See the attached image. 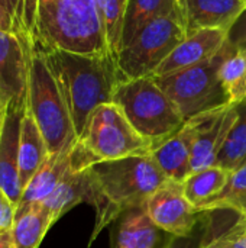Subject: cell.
<instances>
[{"label":"cell","instance_id":"7a4b0ae2","mask_svg":"<svg viewBox=\"0 0 246 248\" xmlns=\"http://www.w3.org/2000/svg\"><path fill=\"white\" fill-rule=\"evenodd\" d=\"M41 49L64 94L80 140L94 109L113 102L116 87L125 78L110 54H80L58 48Z\"/></svg>","mask_w":246,"mask_h":248},{"label":"cell","instance_id":"836d02e7","mask_svg":"<svg viewBox=\"0 0 246 248\" xmlns=\"http://www.w3.org/2000/svg\"><path fill=\"white\" fill-rule=\"evenodd\" d=\"M1 118H3V110H0V126H1Z\"/></svg>","mask_w":246,"mask_h":248},{"label":"cell","instance_id":"5b68a950","mask_svg":"<svg viewBox=\"0 0 246 248\" xmlns=\"http://www.w3.org/2000/svg\"><path fill=\"white\" fill-rule=\"evenodd\" d=\"M113 103L151 145L168 138L186 122L177 105L152 76L120 81Z\"/></svg>","mask_w":246,"mask_h":248},{"label":"cell","instance_id":"8fae6325","mask_svg":"<svg viewBox=\"0 0 246 248\" xmlns=\"http://www.w3.org/2000/svg\"><path fill=\"white\" fill-rule=\"evenodd\" d=\"M32 42L0 31V110L12 102L28 99V74Z\"/></svg>","mask_w":246,"mask_h":248},{"label":"cell","instance_id":"5bb4252c","mask_svg":"<svg viewBox=\"0 0 246 248\" xmlns=\"http://www.w3.org/2000/svg\"><path fill=\"white\" fill-rule=\"evenodd\" d=\"M170 238L152 222L145 206L122 212L112 224V248H165Z\"/></svg>","mask_w":246,"mask_h":248},{"label":"cell","instance_id":"d4e9b609","mask_svg":"<svg viewBox=\"0 0 246 248\" xmlns=\"http://www.w3.org/2000/svg\"><path fill=\"white\" fill-rule=\"evenodd\" d=\"M212 211H233L239 217H246V160L231 173L225 190L203 212Z\"/></svg>","mask_w":246,"mask_h":248},{"label":"cell","instance_id":"e575fe53","mask_svg":"<svg viewBox=\"0 0 246 248\" xmlns=\"http://www.w3.org/2000/svg\"><path fill=\"white\" fill-rule=\"evenodd\" d=\"M122 1H123V3H125V6H126V0H122Z\"/></svg>","mask_w":246,"mask_h":248},{"label":"cell","instance_id":"e0dca14e","mask_svg":"<svg viewBox=\"0 0 246 248\" xmlns=\"http://www.w3.org/2000/svg\"><path fill=\"white\" fill-rule=\"evenodd\" d=\"M71 170V150L49 154L29 183L23 187L22 198L16 209L43 203L57 186Z\"/></svg>","mask_w":246,"mask_h":248},{"label":"cell","instance_id":"603a6c76","mask_svg":"<svg viewBox=\"0 0 246 248\" xmlns=\"http://www.w3.org/2000/svg\"><path fill=\"white\" fill-rule=\"evenodd\" d=\"M219 78L223 84L231 105H241L245 102L246 51L233 46L229 42V49L219 68Z\"/></svg>","mask_w":246,"mask_h":248},{"label":"cell","instance_id":"6da1fadb","mask_svg":"<svg viewBox=\"0 0 246 248\" xmlns=\"http://www.w3.org/2000/svg\"><path fill=\"white\" fill-rule=\"evenodd\" d=\"M87 171L91 185L88 205L96 214L88 246L122 212L145 206L149 198L168 180L151 154L99 161Z\"/></svg>","mask_w":246,"mask_h":248},{"label":"cell","instance_id":"d6986e66","mask_svg":"<svg viewBox=\"0 0 246 248\" xmlns=\"http://www.w3.org/2000/svg\"><path fill=\"white\" fill-rule=\"evenodd\" d=\"M48 155L49 150L45 142V138L26 105V110L22 118L19 145V173L22 187H25L29 183V180L39 170V167L48 158Z\"/></svg>","mask_w":246,"mask_h":248},{"label":"cell","instance_id":"ffe728a7","mask_svg":"<svg viewBox=\"0 0 246 248\" xmlns=\"http://www.w3.org/2000/svg\"><path fill=\"white\" fill-rule=\"evenodd\" d=\"M231 173L232 171L219 166L193 171L183 182L186 198L197 211L203 212L204 208L225 190Z\"/></svg>","mask_w":246,"mask_h":248},{"label":"cell","instance_id":"4dcf8cb0","mask_svg":"<svg viewBox=\"0 0 246 248\" xmlns=\"http://www.w3.org/2000/svg\"><path fill=\"white\" fill-rule=\"evenodd\" d=\"M206 234L199 228L188 237H171L165 248H202L204 244Z\"/></svg>","mask_w":246,"mask_h":248},{"label":"cell","instance_id":"44dd1931","mask_svg":"<svg viewBox=\"0 0 246 248\" xmlns=\"http://www.w3.org/2000/svg\"><path fill=\"white\" fill-rule=\"evenodd\" d=\"M180 10L178 0H126L120 49L149 22Z\"/></svg>","mask_w":246,"mask_h":248},{"label":"cell","instance_id":"f1b7e54d","mask_svg":"<svg viewBox=\"0 0 246 248\" xmlns=\"http://www.w3.org/2000/svg\"><path fill=\"white\" fill-rule=\"evenodd\" d=\"M16 217V205L0 189V232L10 231Z\"/></svg>","mask_w":246,"mask_h":248},{"label":"cell","instance_id":"4316f807","mask_svg":"<svg viewBox=\"0 0 246 248\" xmlns=\"http://www.w3.org/2000/svg\"><path fill=\"white\" fill-rule=\"evenodd\" d=\"M0 31H7L29 39L25 16V0H0Z\"/></svg>","mask_w":246,"mask_h":248},{"label":"cell","instance_id":"3957f363","mask_svg":"<svg viewBox=\"0 0 246 248\" xmlns=\"http://www.w3.org/2000/svg\"><path fill=\"white\" fill-rule=\"evenodd\" d=\"M32 44L80 54H109L97 0H25Z\"/></svg>","mask_w":246,"mask_h":248},{"label":"cell","instance_id":"f546056e","mask_svg":"<svg viewBox=\"0 0 246 248\" xmlns=\"http://www.w3.org/2000/svg\"><path fill=\"white\" fill-rule=\"evenodd\" d=\"M228 41L233 46L246 51V7L231 26L228 32Z\"/></svg>","mask_w":246,"mask_h":248},{"label":"cell","instance_id":"cb8c5ba5","mask_svg":"<svg viewBox=\"0 0 246 248\" xmlns=\"http://www.w3.org/2000/svg\"><path fill=\"white\" fill-rule=\"evenodd\" d=\"M236 106V122L233 124L216 160V166L229 171L238 169L246 160V102Z\"/></svg>","mask_w":246,"mask_h":248},{"label":"cell","instance_id":"4fadbf2b","mask_svg":"<svg viewBox=\"0 0 246 248\" xmlns=\"http://www.w3.org/2000/svg\"><path fill=\"white\" fill-rule=\"evenodd\" d=\"M226 41L228 32L223 29H200L188 33L157 68L154 77H164L207 61L222 49Z\"/></svg>","mask_w":246,"mask_h":248},{"label":"cell","instance_id":"30bf717a","mask_svg":"<svg viewBox=\"0 0 246 248\" xmlns=\"http://www.w3.org/2000/svg\"><path fill=\"white\" fill-rule=\"evenodd\" d=\"M238 118V106L229 105L187 119L193 129L191 173L216 166L217 155Z\"/></svg>","mask_w":246,"mask_h":248},{"label":"cell","instance_id":"1f68e13d","mask_svg":"<svg viewBox=\"0 0 246 248\" xmlns=\"http://www.w3.org/2000/svg\"><path fill=\"white\" fill-rule=\"evenodd\" d=\"M0 248H14L13 237H12V230L0 232Z\"/></svg>","mask_w":246,"mask_h":248},{"label":"cell","instance_id":"83f0119b","mask_svg":"<svg viewBox=\"0 0 246 248\" xmlns=\"http://www.w3.org/2000/svg\"><path fill=\"white\" fill-rule=\"evenodd\" d=\"M207 243H215L228 248H246V217H239V221L235 225L204 244Z\"/></svg>","mask_w":246,"mask_h":248},{"label":"cell","instance_id":"484cf974","mask_svg":"<svg viewBox=\"0 0 246 248\" xmlns=\"http://www.w3.org/2000/svg\"><path fill=\"white\" fill-rule=\"evenodd\" d=\"M97 7L107 51L116 60L122 44L125 3L122 0H97Z\"/></svg>","mask_w":246,"mask_h":248},{"label":"cell","instance_id":"9c48e42d","mask_svg":"<svg viewBox=\"0 0 246 248\" xmlns=\"http://www.w3.org/2000/svg\"><path fill=\"white\" fill-rule=\"evenodd\" d=\"M152 222L171 237H188L199 228L202 212L186 198L183 183L167 180L146 202Z\"/></svg>","mask_w":246,"mask_h":248},{"label":"cell","instance_id":"d590c367","mask_svg":"<svg viewBox=\"0 0 246 248\" xmlns=\"http://www.w3.org/2000/svg\"><path fill=\"white\" fill-rule=\"evenodd\" d=\"M244 51H245V49H244Z\"/></svg>","mask_w":246,"mask_h":248},{"label":"cell","instance_id":"7c38bea8","mask_svg":"<svg viewBox=\"0 0 246 248\" xmlns=\"http://www.w3.org/2000/svg\"><path fill=\"white\" fill-rule=\"evenodd\" d=\"M26 105L28 99L12 102L3 110L0 126V189L16 206L23 192L19 173V145Z\"/></svg>","mask_w":246,"mask_h":248},{"label":"cell","instance_id":"8d00e7d4","mask_svg":"<svg viewBox=\"0 0 246 248\" xmlns=\"http://www.w3.org/2000/svg\"><path fill=\"white\" fill-rule=\"evenodd\" d=\"M245 102H246V100H245Z\"/></svg>","mask_w":246,"mask_h":248},{"label":"cell","instance_id":"ba28073f","mask_svg":"<svg viewBox=\"0 0 246 248\" xmlns=\"http://www.w3.org/2000/svg\"><path fill=\"white\" fill-rule=\"evenodd\" d=\"M80 141L97 163L148 155L152 148V145L136 132L122 109L113 102L100 105L94 109Z\"/></svg>","mask_w":246,"mask_h":248},{"label":"cell","instance_id":"2e32d148","mask_svg":"<svg viewBox=\"0 0 246 248\" xmlns=\"http://www.w3.org/2000/svg\"><path fill=\"white\" fill-rule=\"evenodd\" d=\"M149 154L168 180L183 183L191 174L193 129L190 124L186 121L177 132L152 145Z\"/></svg>","mask_w":246,"mask_h":248},{"label":"cell","instance_id":"9a60e30c","mask_svg":"<svg viewBox=\"0 0 246 248\" xmlns=\"http://www.w3.org/2000/svg\"><path fill=\"white\" fill-rule=\"evenodd\" d=\"M187 35L200 29L229 32L245 10L246 0H178Z\"/></svg>","mask_w":246,"mask_h":248},{"label":"cell","instance_id":"277c9868","mask_svg":"<svg viewBox=\"0 0 246 248\" xmlns=\"http://www.w3.org/2000/svg\"><path fill=\"white\" fill-rule=\"evenodd\" d=\"M28 109L41 129L49 154L71 150L78 137L58 81L43 51L32 44L28 74Z\"/></svg>","mask_w":246,"mask_h":248},{"label":"cell","instance_id":"52a82bcc","mask_svg":"<svg viewBox=\"0 0 246 248\" xmlns=\"http://www.w3.org/2000/svg\"><path fill=\"white\" fill-rule=\"evenodd\" d=\"M187 36L181 9L146 23L117 54L116 64L125 80L154 76L157 68Z\"/></svg>","mask_w":246,"mask_h":248},{"label":"cell","instance_id":"ac0fdd59","mask_svg":"<svg viewBox=\"0 0 246 248\" xmlns=\"http://www.w3.org/2000/svg\"><path fill=\"white\" fill-rule=\"evenodd\" d=\"M90 177L86 170H70L51 196L42 203L46 212L51 215L54 224L64 217L68 211L80 203H88L90 201Z\"/></svg>","mask_w":246,"mask_h":248},{"label":"cell","instance_id":"d6a6232c","mask_svg":"<svg viewBox=\"0 0 246 248\" xmlns=\"http://www.w3.org/2000/svg\"><path fill=\"white\" fill-rule=\"evenodd\" d=\"M202 248H228L223 247V246H219V244H215V243H207V244H203Z\"/></svg>","mask_w":246,"mask_h":248},{"label":"cell","instance_id":"8992f818","mask_svg":"<svg viewBox=\"0 0 246 248\" xmlns=\"http://www.w3.org/2000/svg\"><path fill=\"white\" fill-rule=\"evenodd\" d=\"M228 49L229 42L226 41L222 49L207 61L164 77H155L186 121L231 105L219 78V68Z\"/></svg>","mask_w":246,"mask_h":248},{"label":"cell","instance_id":"7402d4cb","mask_svg":"<svg viewBox=\"0 0 246 248\" xmlns=\"http://www.w3.org/2000/svg\"><path fill=\"white\" fill-rule=\"evenodd\" d=\"M54 225L51 215L39 205L16 209L12 237L14 248H39L48 230Z\"/></svg>","mask_w":246,"mask_h":248}]
</instances>
